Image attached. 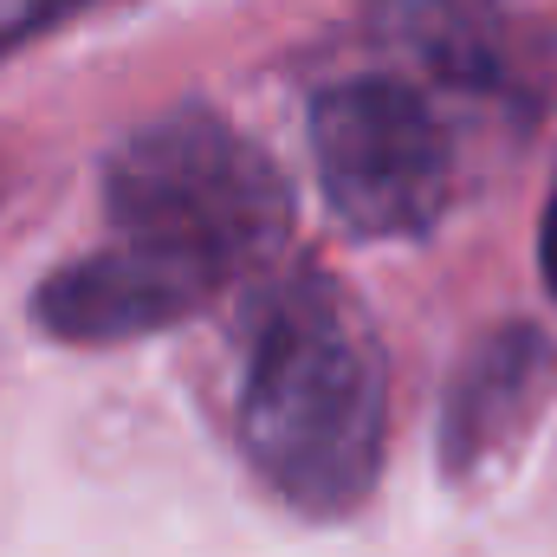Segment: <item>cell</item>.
Masks as SVG:
<instances>
[{
  "mask_svg": "<svg viewBox=\"0 0 557 557\" xmlns=\"http://www.w3.org/2000/svg\"><path fill=\"white\" fill-rule=\"evenodd\" d=\"M557 389V344L539 324H499L486 331L454 383H447V403H441V467L447 480H473L480 467L506 460L532 421L545 416Z\"/></svg>",
  "mask_w": 557,
  "mask_h": 557,
  "instance_id": "277c9868",
  "label": "cell"
},
{
  "mask_svg": "<svg viewBox=\"0 0 557 557\" xmlns=\"http://www.w3.org/2000/svg\"><path fill=\"white\" fill-rule=\"evenodd\" d=\"M240 447L305 519H344L376 493L389 454V363L331 273H298L267 292L240 370Z\"/></svg>",
  "mask_w": 557,
  "mask_h": 557,
  "instance_id": "6da1fadb",
  "label": "cell"
},
{
  "mask_svg": "<svg viewBox=\"0 0 557 557\" xmlns=\"http://www.w3.org/2000/svg\"><path fill=\"white\" fill-rule=\"evenodd\" d=\"M311 162L357 240H421L454 201V143L403 78H344L311 98Z\"/></svg>",
  "mask_w": 557,
  "mask_h": 557,
  "instance_id": "3957f363",
  "label": "cell"
},
{
  "mask_svg": "<svg viewBox=\"0 0 557 557\" xmlns=\"http://www.w3.org/2000/svg\"><path fill=\"white\" fill-rule=\"evenodd\" d=\"M182 318H195V305L175 285H162L149 267L124 260L117 247L46 273L33 292V324L59 344H131V337H156Z\"/></svg>",
  "mask_w": 557,
  "mask_h": 557,
  "instance_id": "5b68a950",
  "label": "cell"
},
{
  "mask_svg": "<svg viewBox=\"0 0 557 557\" xmlns=\"http://www.w3.org/2000/svg\"><path fill=\"white\" fill-rule=\"evenodd\" d=\"M72 7H85V0H0V52H13L20 39H33L39 26H52Z\"/></svg>",
  "mask_w": 557,
  "mask_h": 557,
  "instance_id": "8992f818",
  "label": "cell"
},
{
  "mask_svg": "<svg viewBox=\"0 0 557 557\" xmlns=\"http://www.w3.org/2000/svg\"><path fill=\"white\" fill-rule=\"evenodd\" d=\"M104 214L111 247L201 311L285 247L292 188L247 131L221 111L182 104L104 156Z\"/></svg>",
  "mask_w": 557,
  "mask_h": 557,
  "instance_id": "7a4b0ae2",
  "label": "cell"
},
{
  "mask_svg": "<svg viewBox=\"0 0 557 557\" xmlns=\"http://www.w3.org/2000/svg\"><path fill=\"white\" fill-rule=\"evenodd\" d=\"M539 260H545V278H552V292H557V195H552V208H545V227H539Z\"/></svg>",
  "mask_w": 557,
  "mask_h": 557,
  "instance_id": "52a82bcc",
  "label": "cell"
}]
</instances>
